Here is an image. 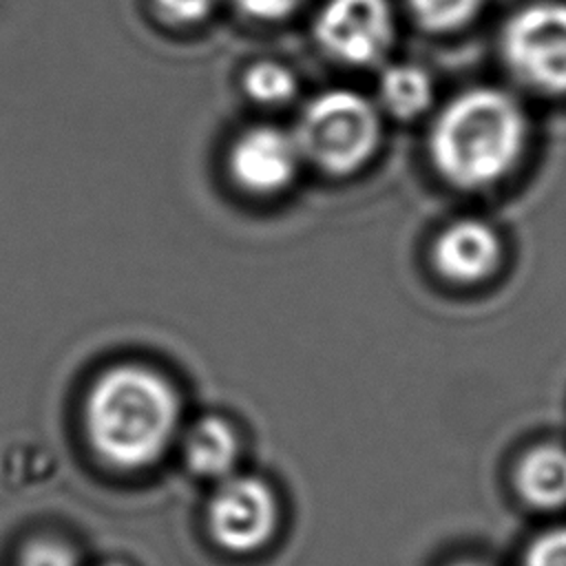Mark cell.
<instances>
[{"label":"cell","instance_id":"cell-1","mask_svg":"<svg viewBox=\"0 0 566 566\" xmlns=\"http://www.w3.org/2000/svg\"><path fill=\"white\" fill-rule=\"evenodd\" d=\"M181 422V398L157 369L124 363L102 371L84 402L93 451L119 471H142L161 460Z\"/></svg>","mask_w":566,"mask_h":566},{"label":"cell","instance_id":"cell-2","mask_svg":"<svg viewBox=\"0 0 566 566\" xmlns=\"http://www.w3.org/2000/svg\"><path fill=\"white\" fill-rule=\"evenodd\" d=\"M526 115L500 88H471L453 97L429 135L436 170L453 186L475 190L500 181L522 157Z\"/></svg>","mask_w":566,"mask_h":566},{"label":"cell","instance_id":"cell-3","mask_svg":"<svg viewBox=\"0 0 566 566\" xmlns=\"http://www.w3.org/2000/svg\"><path fill=\"white\" fill-rule=\"evenodd\" d=\"M294 139L301 157L329 175H349L365 166L380 142L376 106L360 93L334 88L301 111Z\"/></svg>","mask_w":566,"mask_h":566},{"label":"cell","instance_id":"cell-4","mask_svg":"<svg viewBox=\"0 0 566 566\" xmlns=\"http://www.w3.org/2000/svg\"><path fill=\"white\" fill-rule=\"evenodd\" d=\"M502 55L522 84L566 95V4L535 2L513 13L502 31Z\"/></svg>","mask_w":566,"mask_h":566},{"label":"cell","instance_id":"cell-5","mask_svg":"<svg viewBox=\"0 0 566 566\" xmlns=\"http://www.w3.org/2000/svg\"><path fill=\"white\" fill-rule=\"evenodd\" d=\"M206 520L217 546L237 555L254 553L276 533V493L268 482L252 475L226 478L210 497Z\"/></svg>","mask_w":566,"mask_h":566},{"label":"cell","instance_id":"cell-6","mask_svg":"<svg viewBox=\"0 0 566 566\" xmlns=\"http://www.w3.org/2000/svg\"><path fill=\"white\" fill-rule=\"evenodd\" d=\"M314 35L334 60L367 66L391 46L394 13L387 0H327L316 15Z\"/></svg>","mask_w":566,"mask_h":566},{"label":"cell","instance_id":"cell-7","mask_svg":"<svg viewBox=\"0 0 566 566\" xmlns=\"http://www.w3.org/2000/svg\"><path fill=\"white\" fill-rule=\"evenodd\" d=\"M301 159L294 135L276 126H252L234 139L228 166L243 190L272 195L292 184Z\"/></svg>","mask_w":566,"mask_h":566},{"label":"cell","instance_id":"cell-8","mask_svg":"<svg viewBox=\"0 0 566 566\" xmlns=\"http://www.w3.org/2000/svg\"><path fill=\"white\" fill-rule=\"evenodd\" d=\"M509 486L526 511L546 515L566 511V442L526 444L511 462Z\"/></svg>","mask_w":566,"mask_h":566},{"label":"cell","instance_id":"cell-9","mask_svg":"<svg viewBox=\"0 0 566 566\" xmlns=\"http://www.w3.org/2000/svg\"><path fill=\"white\" fill-rule=\"evenodd\" d=\"M500 254V237L480 219L453 221L433 243V265L453 283H478L486 279L497 268Z\"/></svg>","mask_w":566,"mask_h":566},{"label":"cell","instance_id":"cell-10","mask_svg":"<svg viewBox=\"0 0 566 566\" xmlns=\"http://www.w3.org/2000/svg\"><path fill=\"white\" fill-rule=\"evenodd\" d=\"M239 460V436L234 427L219 416L201 418L186 438L188 469L208 480H226Z\"/></svg>","mask_w":566,"mask_h":566},{"label":"cell","instance_id":"cell-11","mask_svg":"<svg viewBox=\"0 0 566 566\" xmlns=\"http://www.w3.org/2000/svg\"><path fill=\"white\" fill-rule=\"evenodd\" d=\"M380 102L382 106L400 119H411L420 115L433 97V84L429 75L416 64H394L385 69L380 77Z\"/></svg>","mask_w":566,"mask_h":566},{"label":"cell","instance_id":"cell-12","mask_svg":"<svg viewBox=\"0 0 566 566\" xmlns=\"http://www.w3.org/2000/svg\"><path fill=\"white\" fill-rule=\"evenodd\" d=\"M243 88L259 104H285L296 93V77L281 62L265 60L245 71Z\"/></svg>","mask_w":566,"mask_h":566},{"label":"cell","instance_id":"cell-13","mask_svg":"<svg viewBox=\"0 0 566 566\" xmlns=\"http://www.w3.org/2000/svg\"><path fill=\"white\" fill-rule=\"evenodd\" d=\"M482 0H407L413 18L429 31H451L467 24Z\"/></svg>","mask_w":566,"mask_h":566},{"label":"cell","instance_id":"cell-14","mask_svg":"<svg viewBox=\"0 0 566 566\" xmlns=\"http://www.w3.org/2000/svg\"><path fill=\"white\" fill-rule=\"evenodd\" d=\"M517 566H566V522L533 533L522 546Z\"/></svg>","mask_w":566,"mask_h":566},{"label":"cell","instance_id":"cell-15","mask_svg":"<svg viewBox=\"0 0 566 566\" xmlns=\"http://www.w3.org/2000/svg\"><path fill=\"white\" fill-rule=\"evenodd\" d=\"M18 566H77V557L57 539H35L22 551Z\"/></svg>","mask_w":566,"mask_h":566},{"label":"cell","instance_id":"cell-16","mask_svg":"<svg viewBox=\"0 0 566 566\" xmlns=\"http://www.w3.org/2000/svg\"><path fill=\"white\" fill-rule=\"evenodd\" d=\"M157 11L172 24H195L210 15L217 0H153Z\"/></svg>","mask_w":566,"mask_h":566},{"label":"cell","instance_id":"cell-17","mask_svg":"<svg viewBox=\"0 0 566 566\" xmlns=\"http://www.w3.org/2000/svg\"><path fill=\"white\" fill-rule=\"evenodd\" d=\"M245 15L256 20H281L294 13L303 0H232Z\"/></svg>","mask_w":566,"mask_h":566},{"label":"cell","instance_id":"cell-18","mask_svg":"<svg viewBox=\"0 0 566 566\" xmlns=\"http://www.w3.org/2000/svg\"><path fill=\"white\" fill-rule=\"evenodd\" d=\"M451 566H489V564L475 562V559H460V562H455V564H451Z\"/></svg>","mask_w":566,"mask_h":566},{"label":"cell","instance_id":"cell-19","mask_svg":"<svg viewBox=\"0 0 566 566\" xmlns=\"http://www.w3.org/2000/svg\"><path fill=\"white\" fill-rule=\"evenodd\" d=\"M104 566H126V564H122V562H111V564H104Z\"/></svg>","mask_w":566,"mask_h":566}]
</instances>
